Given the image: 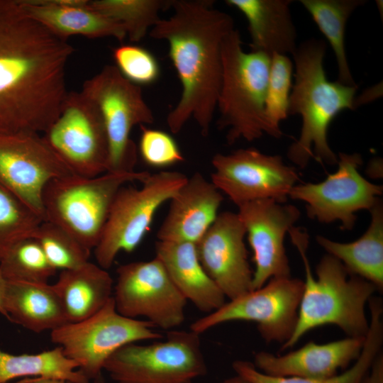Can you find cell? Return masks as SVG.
I'll list each match as a JSON object with an SVG mask.
<instances>
[{
  "label": "cell",
  "instance_id": "cell-9",
  "mask_svg": "<svg viewBox=\"0 0 383 383\" xmlns=\"http://www.w3.org/2000/svg\"><path fill=\"white\" fill-rule=\"evenodd\" d=\"M81 91L98 109L109 143L107 172H131L137 162V147L131 138L136 125L154 122L152 111L145 102L142 89L119 72L115 65H105L87 79Z\"/></svg>",
  "mask_w": 383,
  "mask_h": 383
},
{
  "label": "cell",
  "instance_id": "cell-36",
  "mask_svg": "<svg viewBox=\"0 0 383 383\" xmlns=\"http://www.w3.org/2000/svg\"><path fill=\"white\" fill-rule=\"evenodd\" d=\"M138 150L145 164L153 167H166L184 160L183 155L168 133L140 126Z\"/></svg>",
  "mask_w": 383,
  "mask_h": 383
},
{
  "label": "cell",
  "instance_id": "cell-13",
  "mask_svg": "<svg viewBox=\"0 0 383 383\" xmlns=\"http://www.w3.org/2000/svg\"><path fill=\"white\" fill-rule=\"evenodd\" d=\"M116 274L113 299L119 313L166 331L183 323L187 301L157 257L121 265Z\"/></svg>",
  "mask_w": 383,
  "mask_h": 383
},
{
  "label": "cell",
  "instance_id": "cell-14",
  "mask_svg": "<svg viewBox=\"0 0 383 383\" xmlns=\"http://www.w3.org/2000/svg\"><path fill=\"white\" fill-rule=\"evenodd\" d=\"M211 165V182L237 206L262 199L284 204L299 180L296 170L285 164L280 155L252 148L217 153Z\"/></svg>",
  "mask_w": 383,
  "mask_h": 383
},
{
  "label": "cell",
  "instance_id": "cell-32",
  "mask_svg": "<svg viewBox=\"0 0 383 383\" xmlns=\"http://www.w3.org/2000/svg\"><path fill=\"white\" fill-rule=\"evenodd\" d=\"M293 62L286 55L271 56L265 98V116L270 136L282 135L280 122L287 118L289 100L292 88Z\"/></svg>",
  "mask_w": 383,
  "mask_h": 383
},
{
  "label": "cell",
  "instance_id": "cell-8",
  "mask_svg": "<svg viewBox=\"0 0 383 383\" xmlns=\"http://www.w3.org/2000/svg\"><path fill=\"white\" fill-rule=\"evenodd\" d=\"M188 177L182 172L151 174L140 187L126 184L118 192L100 240L94 249L97 265L108 270L120 252H131L143 241L160 207Z\"/></svg>",
  "mask_w": 383,
  "mask_h": 383
},
{
  "label": "cell",
  "instance_id": "cell-18",
  "mask_svg": "<svg viewBox=\"0 0 383 383\" xmlns=\"http://www.w3.org/2000/svg\"><path fill=\"white\" fill-rule=\"evenodd\" d=\"M245 236L238 213L223 211L196 243L204 270L230 300L252 290Z\"/></svg>",
  "mask_w": 383,
  "mask_h": 383
},
{
  "label": "cell",
  "instance_id": "cell-41",
  "mask_svg": "<svg viewBox=\"0 0 383 383\" xmlns=\"http://www.w3.org/2000/svg\"><path fill=\"white\" fill-rule=\"evenodd\" d=\"M94 383H105V381L104 379V377L102 374L99 375L96 378L94 379Z\"/></svg>",
  "mask_w": 383,
  "mask_h": 383
},
{
  "label": "cell",
  "instance_id": "cell-23",
  "mask_svg": "<svg viewBox=\"0 0 383 383\" xmlns=\"http://www.w3.org/2000/svg\"><path fill=\"white\" fill-rule=\"evenodd\" d=\"M246 18L252 51L293 54L297 48L296 30L293 23L291 0H226Z\"/></svg>",
  "mask_w": 383,
  "mask_h": 383
},
{
  "label": "cell",
  "instance_id": "cell-29",
  "mask_svg": "<svg viewBox=\"0 0 383 383\" xmlns=\"http://www.w3.org/2000/svg\"><path fill=\"white\" fill-rule=\"evenodd\" d=\"M19 377L56 378L74 383H89L77 365L56 348L36 354L13 355L0 349V383Z\"/></svg>",
  "mask_w": 383,
  "mask_h": 383
},
{
  "label": "cell",
  "instance_id": "cell-6",
  "mask_svg": "<svg viewBox=\"0 0 383 383\" xmlns=\"http://www.w3.org/2000/svg\"><path fill=\"white\" fill-rule=\"evenodd\" d=\"M147 171L106 172L85 177L70 174L50 181L42 195L43 220L72 235L89 250L98 244L119 189L143 182Z\"/></svg>",
  "mask_w": 383,
  "mask_h": 383
},
{
  "label": "cell",
  "instance_id": "cell-16",
  "mask_svg": "<svg viewBox=\"0 0 383 383\" xmlns=\"http://www.w3.org/2000/svg\"><path fill=\"white\" fill-rule=\"evenodd\" d=\"M70 174L42 134L0 133V185L43 219L42 195L45 186L53 179Z\"/></svg>",
  "mask_w": 383,
  "mask_h": 383
},
{
  "label": "cell",
  "instance_id": "cell-17",
  "mask_svg": "<svg viewBox=\"0 0 383 383\" xmlns=\"http://www.w3.org/2000/svg\"><path fill=\"white\" fill-rule=\"evenodd\" d=\"M238 207L255 266L252 290L270 279L291 277L284 238L300 217L298 208L273 199L252 201Z\"/></svg>",
  "mask_w": 383,
  "mask_h": 383
},
{
  "label": "cell",
  "instance_id": "cell-34",
  "mask_svg": "<svg viewBox=\"0 0 383 383\" xmlns=\"http://www.w3.org/2000/svg\"><path fill=\"white\" fill-rule=\"evenodd\" d=\"M43 221L41 216L0 185V257L15 243L33 237Z\"/></svg>",
  "mask_w": 383,
  "mask_h": 383
},
{
  "label": "cell",
  "instance_id": "cell-30",
  "mask_svg": "<svg viewBox=\"0 0 383 383\" xmlns=\"http://www.w3.org/2000/svg\"><path fill=\"white\" fill-rule=\"evenodd\" d=\"M172 0H88V5L120 23L132 43L140 41L160 19Z\"/></svg>",
  "mask_w": 383,
  "mask_h": 383
},
{
  "label": "cell",
  "instance_id": "cell-2",
  "mask_svg": "<svg viewBox=\"0 0 383 383\" xmlns=\"http://www.w3.org/2000/svg\"><path fill=\"white\" fill-rule=\"evenodd\" d=\"M210 0H172V14L150 29L151 38L165 40L182 84V94L167 116L172 133L190 118L209 135L216 110L222 76L221 45L234 28L233 18Z\"/></svg>",
  "mask_w": 383,
  "mask_h": 383
},
{
  "label": "cell",
  "instance_id": "cell-37",
  "mask_svg": "<svg viewBox=\"0 0 383 383\" xmlns=\"http://www.w3.org/2000/svg\"><path fill=\"white\" fill-rule=\"evenodd\" d=\"M362 383H383V355L379 353L375 357Z\"/></svg>",
  "mask_w": 383,
  "mask_h": 383
},
{
  "label": "cell",
  "instance_id": "cell-20",
  "mask_svg": "<svg viewBox=\"0 0 383 383\" xmlns=\"http://www.w3.org/2000/svg\"><path fill=\"white\" fill-rule=\"evenodd\" d=\"M221 192L199 172L188 177L170 200L157 240L196 243L218 215Z\"/></svg>",
  "mask_w": 383,
  "mask_h": 383
},
{
  "label": "cell",
  "instance_id": "cell-3",
  "mask_svg": "<svg viewBox=\"0 0 383 383\" xmlns=\"http://www.w3.org/2000/svg\"><path fill=\"white\" fill-rule=\"evenodd\" d=\"M326 44L310 39L292 54L294 84L288 115L299 114L302 125L299 137L289 148L287 157L299 168L311 159L330 165L338 163V155L328 142V130L333 120L345 109L354 110L357 87L329 81L323 67Z\"/></svg>",
  "mask_w": 383,
  "mask_h": 383
},
{
  "label": "cell",
  "instance_id": "cell-26",
  "mask_svg": "<svg viewBox=\"0 0 383 383\" xmlns=\"http://www.w3.org/2000/svg\"><path fill=\"white\" fill-rule=\"evenodd\" d=\"M371 222L365 233L351 243H338L317 235V243L338 259L348 272L383 289V207L380 199L370 210Z\"/></svg>",
  "mask_w": 383,
  "mask_h": 383
},
{
  "label": "cell",
  "instance_id": "cell-38",
  "mask_svg": "<svg viewBox=\"0 0 383 383\" xmlns=\"http://www.w3.org/2000/svg\"><path fill=\"white\" fill-rule=\"evenodd\" d=\"M16 383H74L70 381L56 379V378H45V377H35V378H26V379L21 380Z\"/></svg>",
  "mask_w": 383,
  "mask_h": 383
},
{
  "label": "cell",
  "instance_id": "cell-7",
  "mask_svg": "<svg viewBox=\"0 0 383 383\" xmlns=\"http://www.w3.org/2000/svg\"><path fill=\"white\" fill-rule=\"evenodd\" d=\"M117 383H192L207 372L200 334L171 330L150 344L126 345L105 362Z\"/></svg>",
  "mask_w": 383,
  "mask_h": 383
},
{
  "label": "cell",
  "instance_id": "cell-28",
  "mask_svg": "<svg viewBox=\"0 0 383 383\" xmlns=\"http://www.w3.org/2000/svg\"><path fill=\"white\" fill-rule=\"evenodd\" d=\"M321 32L328 40L338 65V82L357 87L352 75L345 47L347 21L353 11L365 3L364 0H301Z\"/></svg>",
  "mask_w": 383,
  "mask_h": 383
},
{
  "label": "cell",
  "instance_id": "cell-27",
  "mask_svg": "<svg viewBox=\"0 0 383 383\" xmlns=\"http://www.w3.org/2000/svg\"><path fill=\"white\" fill-rule=\"evenodd\" d=\"M370 321L361 353L355 364L340 374L326 379L271 376L261 372L248 361L236 360L233 368L252 383H362L375 357L380 353L383 342L382 304L380 299L372 297L369 301Z\"/></svg>",
  "mask_w": 383,
  "mask_h": 383
},
{
  "label": "cell",
  "instance_id": "cell-11",
  "mask_svg": "<svg viewBox=\"0 0 383 383\" xmlns=\"http://www.w3.org/2000/svg\"><path fill=\"white\" fill-rule=\"evenodd\" d=\"M304 281L287 277L270 279L262 287L225 302L220 308L194 321L190 330L201 334L218 325L235 321H252L267 342L284 343L291 337L298 316Z\"/></svg>",
  "mask_w": 383,
  "mask_h": 383
},
{
  "label": "cell",
  "instance_id": "cell-21",
  "mask_svg": "<svg viewBox=\"0 0 383 383\" xmlns=\"http://www.w3.org/2000/svg\"><path fill=\"white\" fill-rule=\"evenodd\" d=\"M25 12L56 36L114 38L123 41L126 30L120 23L88 5V0H20Z\"/></svg>",
  "mask_w": 383,
  "mask_h": 383
},
{
  "label": "cell",
  "instance_id": "cell-24",
  "mask_svg": "<svg viewBox=\"0 0 383 383\" xmlns=\"http://www.w3.org/2000/svg\"><path fill=\"white\" fill-rule=\"evenodd\" d=\"M113 285L107 270L89 261L60 271L52 284L68 323L82 321L101 309L112 298Z\"/></svg>",
  "mask_w": 383,
  "mask_h": 383
},
{
  "label": "cell",
  "instance_id": "cell-19",
  "mask_svg": "<svg viewBox=\"0 0 383 383\" xmlns=\"http://www.w3.org/2000/svg\"><path fill=\"white\" fill-rule=\"evenodd\" d=\"M365 338L348 337L325 344L310 341L283 355L260 351L255 354L253 365L261 372L271 376L329 378L358 358Z\"/></svg>",
  "mask_w": 383,
  "mask_h": 383
},
{
  "label": "cell",
  "instance_id": "cell-39",
  "mask_svg": "<svg viewBox=\"0 0 383 383\" xmlns=\"http://www.w3.org/2000/svg\"><path fill=\"white\" fill-rule=\"evenodd\" d=\"M6 280L0 272V313L7 318V314L4 309V294L6 290Z\"/></svg>",
  "mask_w": 383,
  "mask_h": 383
},
{
  "label": "cell",
  "instance_id": "cell-22",
  "mask_svg": "<svg viewBox=\"0 0 383 383\" xmlns=\"http://www.w3.org/2000/svg\"><path fill=\"white\" fill-rule=\"evenodd\" d=\"M155 257L187 301L206 314L220 308L226 296L204 270L196 244L157 240Z\"/></svg>",
  "mask_w": 383,
  "mask_h": 383
},
{
  "label": "cell",
  "instance_id": "cell-15",
  "mask_svg": "<svg viewBox=\"0 0 383 383\" xmlns=\"http://www.w3.org/2000/svg\"><path fill=\"white\" fill-rule=\"evenodd\" d=\"M338 170L319 183L295 185L289 197L306 204L307 216L321 223L340 221L341 229L353 228L361 210L370 211L379 200L383 187L373 184L360 173L359 153L339 152Z\"/></svg>",
  "mask_w": 383,
  "mask_h": 383
},
{
  "label": "cell",
  "instance_id": "cell-31",
  "mask_svg": "<svg viewBox=\"0 0 383 383\" xmlns=\"http://www.w3.org/2000/svg\"><path fill=\"white\" fill-rule=\"evenodd\" d=\"M0 272L6 281L48 283L57 270L33 237L11 245L0 257Z\"/></svg>",
  "mask_w": 383,
  "mask_h": 383
},
{
  "label": "cell",
  "instance_id": "cell-40",
  "mask_svg": "<svg viewBox=\"0 0 383 383\" xmlns=\"http://www.w3.org/2000/svg\"><path fill=\"white\" fill-rule=\"evenodd\" d=\"M219 383H252L245 378L236 374L234 377L226 379Z\"/></svg>",
  "mask_w": 383,
  "mask_h": 383
},
{
  "label": "cell",
  "instance_id": "cell-10",
  "mask_svg": "<svg viewBox=\"0 0 383 383\" xmlns=\"http://www.w3.org/2000/svg\"><path fill=\"white\" fill-rule=\"evenodd\" d=\"M155 328L145 320L131 318L119 313L112 296L91 316L67 323L50 331V338L90 381L101 374L105 362L123 346L164 338Z\"/></svg>",
  "mask_w": 383,
  "mask_h": 383
},
{
  "label": "cell",
  "instance_id": "cell-25",
  "mask_svg": "<svg viewBox=\"0 0 383 383\" xmlns=\"http://www.w3.org/2000/svg\"><path fill=\"white\" fill-rule=\"evenodd\" d=\"M4 309L7 319L40 333L68 323L52 284L6 281Z\"/></svg>",
  "mask_w": 383,
  "mask_h": 383
},
{
  "label": "cell",
  "instance_id": "cell-5",
  "mask_svg": "<svg viewBox=\"0 0 383 383\" xmlns=\"http://www.w3.org/2000/svg\"><path fill=\"white\" fill-rule=\"evenodd\" d=\"M238 30L227 34L221 45L222 76L217 99L218 128L227 129L228 145L270 135L265 98L271 57L245 52Z\"/></svg>",
  "mask_w": 383,
  "mask_h": 383
},
{
  "label": "cell",
  "instance_id": "cell-12",
  "mask_svg": "<svg viewBox=\"0 0 383 383\" xmlns=\"http://www.w3.org/2000/svg\"><path fill=\"white\" fill-rule=\"evenodd\" d=\"M42 135L72 174L93 177L107 172L105 126L96 105L81 91L67 92L58 116Z\"/></svg>",
  "mask_w": 383,
  "mask_h": 383
},
{
  "label": "cell",
  "instance_id": "cell-35",
  "mask_svg": "<svg viewBox=\"0 0 383 383\" xmlns=\"http://www.w3.org/2000/svg\"><path fill=\"white\" fill-rule=\"evenodd\" d=\"M115 67L127 80L140 86L155 82L160 69L155 57L147 49L135 44H122L113 49Z\"/></svg>",
  "mask_w": 383,
  "mask_h": 383
},
{
  "label": "cell",
  "instance_id": "cell-4",
  "mask_svg": "<svg viewBox=\"0 0 383 383\" xmlns=\"http://www.w3.org/2000/svg\"><path fill=\"white\" fill-rule=\"evenodd\" d=\"M288 233L302 258L305 281L294 331L281 350L292 348L309 331L329 324L337 326L349 337H365L369 329L365 307L377 290L375 286L349 273L328 254L317 265L315 278L307 257V232L294 226Z\"/></svg>",
  "mask_w": 383,
  "mask_h": 383
},
{
  "label": "cell",
  "instance_id": "cell-1",
  "mask_svg": "<svg viewBox=\"0 0 383 383\" xmlns=\"http://www.w3.org/2000/svg\"><path fill=\"white\" fill-rule=\"evenodd\" d=\"M74 51L30 18L20 0H0V133L48 128L68 92Z\"/></svg>",
  "mask_w": 383,
  "mask_h": 383
},
{
  "label": "cell",
  "instance_id": "cell-33",
  "mask_svg": "<svg viewBox=\"0 0 383 383\" xmlns=\"http://www.w3.org/2000/svg\"><path fill=\"white\" fill-rule=\"evenodd\" d=\"M40 244L48 260L56 270L77 268L89 261L91 251L60 226L43 221L33 237Z\"/></svg>",
  "mask_w": 383,
  "mask_h": 383
}]
</instances>
